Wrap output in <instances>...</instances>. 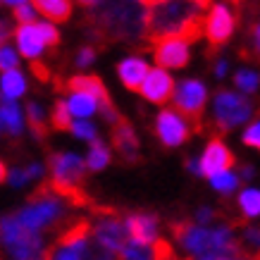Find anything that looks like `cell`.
<instances>
[{
  "mask_svg": "<svg viewBox=\"0 0 260 260\" xmlns=\"http://www.w3.org/2000/svg\"><path fill=\"white\" fill-rule=\"evenodd\" d=\"M229 3L237 8V12H241V10H244V3H246V0H229Z\"/></svg>",
  "mask_w": 260,
  "mask_h": 260,
  "instance_id": "cell-49",
  "label": "cell"
},
{
  "mask_svg": "<svg viewBox=\"0 0 260 260\" xmlns=\"http://www.w3.org/2000/svg\"><path fill=\"white\" fill-rule=\"evenodd\" d=\"M227 70H229L227 60H217V62H215V77H217V79H224V77H227Z\"/></svg>",
  "mask_w": 260,
  "mask_h": 260,
  "instance_id": "cell-44",
  "label": "cell"
},
{
  "mask_svg": "<svg viewBox=\"0 0 260 260\" xmlns=\"http://www.w3.org/2000/svg\"><path fill=\"white\" fill-rule=\"evenodd\" d=\"M234 153L224 146L222 136H213L208 146H205L203 155H201V174L203 177H213L215 172H222V170H229L234 165Z\"/></svg>",
  "mask_w": 260,
  "mask_h": 260,
  "instance_id": "cell-15",
  "label": "cell"
},
{
  "mask_svg": "<svg viewBox=\"0 0 260 260\" xmlns=\"http://www.w3.org/2000/svg\"><path fill=\"white\" fill-rule=\"evenodd\" d=\"M174 91V79L167 74L165 67H155V70H148V74L143 77L141 86H139V93L146 98V101L155 103V105H162L172 98Z\"/></svg>",
  "mask_w": 260,
  "mask_h": 260,
  "instance_id": "cell-14",
  "label": "cell"
},
{
  "mask_svg": "<svg viewBox=\"0 0 260 260\" xmlns=\"http://www.w3.org/2000/svg\"><path fill=\"white\" fill-rule=\"evenodd\" d=\"M153 253H155V258H162V260H167V258H174V248H172V244H167L165 239H155L153 241Z\"/></svg>",
  "mask_w": 260,
  "mask_h": 260,
  "instance_id": "cell-40",
  "label": "cell"
},
{
  "mask_svg": "<svg viewBox=\"0 0 260 260\" xmlns=\"http://www.w3.org/2000/svg\"><path fill=\"white\" fill-rule=\"evenodd\" d=\"M26 122L31 126V134L41 143H46L48 141V119L39 103H26Z\"/></svg>",
  "mask_w": 260,
  "mask_h": 260,
  "instance_id": "cell-26",
  "label": "cell"
},
{
  "mask_svg": "<svg viewBox=\"0 0 260 260\" xmlns=\"http://www.w3.org/2000/svg\"><path fill=\"white\" fill-rule=\"evenodd\" d=\"M191 129L186 124V119L181 117L177 110H162L155 117V136L165 148H177L181 143H186Z\"/></svg>",
  "mask_w": 260,
  "mask_h": 260,
  "instance_id": "cell-13",
  "label": "cell"
},
{
  "mask_svg": "<svg viewBox=\"0 0 260 260\" xmlns=\"http://www.w3.org/2000/svg\"><path fill=\"white\" fill-rule=\"evenodd\" d=\"M31 72H34V77H36L41 84H48V81H50V70L41 62L39 57H36V60H31Z\"/></svg>",
  "mask_w": 260,
  "mask_h": 260,
  "instance_id": "cell-41",
  "label": "cell"
},
{
  "mask_svg": "<svg viewBox=\"0 0 260 260\" xmlns=\"http://www.w3.org/2000/svg\"><path fill=\"white\" fill-rule=\"evenodd\" d=\"M234 84H237V88H241L244 93L253 95V93H258V88H260V74L255 70L241 67V70H237V74H234Z\"/></svg>",
  "mask_w": 260,
  "mask_h": 260,
  "instance_id": "cell-31",
  "label": "cell"
},
{
  "mask_svg": "<svg viewBox=\"0 0 260 260\" xmlns=\"http://www.w3.org/2000/svg\"><path fill=\"white\" fill-rule=\"evenodd\" d=\"M210 179V184H213V189L217 191V193H222V196H229V193H234V191L241 186V177L234 172H229V170H222V172H215L213 177H208Z\"/></svg>",
  "mask_w": 260,
  "mask_h": 260,
  "instance_id": "cell-29",
  "label": "cell"
},
{
  "mask_svg": "<svg viewBox=\"0 0 260 260\" xmlns=\"http://www.w3.org/2000/svg\"><path fill=\"white\" fill-rule=\"evenodd\" d=\"M48 170H50V189L62 198L64 203L74 208H91L84 181H86V160L74 153H50L48 155Z\"/></svg>",
  "mask_w": 260,
  "mask_h": 260,
  "instance_id": "cell-4",
  "label": "cell"
},
{
  "mask_svg": "<svg viewBox=\"0 0 260 260\" xmlns=\"http://www.w3.org/2000/svg\"><path fill=\"white\" fill-rule=\"evenodd\" d=\"M244 143L251 146V148H255V150H260V119L253 122V124L244 132Z\"/></svg>",
  "mask_w": 260,
  "mask_h": 260,
  "instance_id": "cell-38",
  "label": "cell"
},
{
  "mask_svg": "<svg viewBox=\"0 0 260 260\" xmlns=\"http://www.w3.org/2000/svg\"><path fill=\"white\" fill-rule=\"evenodd\" d=\"M93 60H95V48L88 43V46H84L79 53H77V60H74V64L84 70V67H88V64H93Z\"/></svg>",
  "mask_w": 260,
  "mask_h": 260,
  "instance_id": "cell-39",
  "label": "cell"
},
{
  "mask_svg": "<svg viewBox=\"0 0 260 260\" xmlns=\"http://www.w3.org/2000/svg\"><path fill=\"white\" fill-rule=\"evenodd\" d=\"M5 179H8V167H5L3 162H0V184H3Z\"/></svg>",
  "mask_w": 260,
  "mask_h": 260,
  "instance_id": "cell-48",
  "label": "cell"
},
{
  "mask_svg": "<svg viewBox=\"0 0 260 260\" xmlns=\"http://www.w3.org/2000/svg\"><path fill=\"white\" fill-rule=\"evenodd\" d=\"M148 74V62L143 57H126L117 67V77L129 91H139L143 77Z\"/></svg>",
  "mask_w": 260,
  "mask_h": 260,
  "instance_id": "cell-20",
  "label": "cell"
},
{
  "mask_svg": "<svg viewBox=\"0 0 260 260\" xmlns=\"http://www.w3.org/2000/svg\"><path fill=\"white\" fill-rule=\"evenodd\" d=\"M255 112H260V103L255 105V101H251L248 95L220 88L213 103V126L220 134H229L234 126L248 122Z\"/></svg>",
  "mask_w": 260,
  "mask_h": 260,
  "instance_id": "cell-7",
  "label": "cell"
},
{
  "mask_svg": "<svg viewBox=\"0 0 260 260\" xmlns=\"http://www.w3.org/2000/svg\"><path fill=\"white\" fill-rule=\"evenodd\" d=\"M117 258H126V260H150L155 258L153 253V244H143V241H136V239L126 237V241L119 248Z\"/></svg>",
  "mask_w": 260,
  "mask_h": 260,
  "instance_id": "cell-28",
  "label": "cell"
},
{
  "mask_svg": "<svg viewBox=\"0 0 260 260\" xmlns=\"http://www.w3.org/2000/svg\"><path fill=\"white\" fill-rule=\"evenodd\" d=\"M110 160H112L110 148L103 146L101 139H93L91 148H88V155H86V167L91 172H101V170H105V167L110 165Z\"/></svg>",
  "mask_w": 260,
  "mask_h": 260,
  "instance_id": "cell-27",
  "label": "cell"
},
{
  "mask_svg": "<svg viewBox=\"0 0 260 260\" xmlns=\"http://www.w3.org/2000/svg\"><path fill=\"white\" fill-rule=\"evenodd\" d=\"M77 3H79V5H84V8H88V5H93L95 0H77Z\"/></svg>",
  "mask_w": 260,
  "mask_h": 260,
  "instance_id": "cell-51",
  "label": "cell"
},
{
  "mask_svg": "<svg viewBox=\"0 0 260 260\" xmlns=\"http://www.w3.org/2000/svg\"><path fill=\"white\" fill-rule=\"evenodd\" d=\"M15 19L19 24L36 22V10H34V5H31V8H29L26 3H19V5H15Z\"/></svg>",
  "mask_w": 260,
  "mask_h": 260,
  "instance_id": "cell-37",
  "label": "cell"
},
{
  "mask_svg": "<svg viewBox=\"0 0 260 260\" xmlns=\"http://www.w3.org/2000/svg\"><path fill=\"white\" fill-rule=\"evenodd\" d=\"M237 26V17L227 5H210V15L205 17V36H208V57H215L222 50V46L232 39Z\"/></svg>",
  "mask_w": 260,
  "mask_h": 260,
  "instance_id": "cell-11",
  "label": "cell"
},
{
  "mask_svg": "<svg viewBox=\"0 0 260 260\" xmlns=\"http://www.w3.org/2000/svg\"><path fill=\"white\" fill-rule=\"evenodd\" d=\"M8 179L12 186H24L26 181H29V177H26V172L24 170H12V172L8 174Z\"/></svg>",
  "mask_w": 260,
  "mask_h": 260,
  "instance_id": "cell-42",
  "label": "cell"
},
{
  "mask_svg": "<svg viewBox=\"0 0 260 260\" xmlns=\"http://www.w3.org/2000/svg\"><path fill=\"white\" fill-rule=\"evenodd\" d=\"M146 0H95L88 5L86 34L91 46L108 43H129V46L150 48L146 43Z\"/></svg>",
  "mask_w": 260,
  "mask_h": 260,
  "instance_id": "cell-1",
  "label": "cell"
},
{
  "mask_svg": "<svg viewBox=\"0 0 260 260\" xmlns=\"http://www.w3.org/2000/svg\"><path fill=\"white\" fill-rule=\"evenodd\" d=\"M50 124H53V129H57V132H70L72 112H70V108H67V101H57L55 105H53Z\"/></svg>",
  "mask_w": 260,
  "mask_h": 260,
  "instance_id": "cell-32",
  "label": "cell"
},
{
  "mask_svg": "<svg viewBox=\"0 0 260 260\" xmlns=\"http://www.w3.org/2000/svg\"><path fill=\"white\" fill-rule=\"evenodd\" d=\"M24 172H26V177H29V179H39L41 174H43V167H41V165H36V162H34V165L24 167Z\"/></svg>",
  "mask_w": 260,
  "mask_h": 260,
  "instance_id": "cell-45",
  "label": "cell"
},
{
  "mask_svg": "<svg viewBox=\"0 0 260 260\" xmlns=\"http://www.w3.org/2000/svg\"><path fill=\"white\" fill-rule=\"evenodd\" d=\"M186 170L191 174H196V177H203L201 174V158H186Z\"/></svg>",
  "mask_w": 260,
  "mask_h": 260,
  "instance_id": "cell-43",
  "label": "cell"
},
{
  "mask_svg": "<svg viewBox=\"0 0 260 260\" xmlns=\"http://www.w3.org/2000/svg\"><path fill=\"white\" fill-rule=\"evenodd\" d=\"M95 215V222L91 224V258H117L119 248L126 241L129 232L124 224V215L117 208H101L91 205Z\"/></svg>",
  "mask_w": 260,
  "mask_h": 260,
  "instance_id": "cell-5",
  "label": "cell"
},
{
  "mask_svg": "<svg viewBox=\"0 0 260 260\" xmlns=\"http://www.w3.org/2000/svg\"><path fill=\"white\" fill-rule=\"evenodd\" d=\"M124 224H126L129 237L136 239V241H143V244H153L160 237V232H158L160 220H158V215H153V213H126Z\"/></svg>",
  "mask_w": 260,
  "mask_h": 260,
  "instance_id": "cell-18",
  "label": "cell"
},
{
  "mask_svg": "<svg viewBox=\"0 0 260 260\" xmlns=\"http://www.w3.org/2000/svg\"><path fill=\"white\" fill-rule=\"evenodd\" d=\"M3 3H8V5H12V8H15V5H19V3H26V0H3Z\"/></svg>",
  "mask_w": 260,
  "mask_h": 260,
  "instance_id": "cell-50",
  "label": "cell"
},
{
  "mask_svg": "<svg viewBox=\"0 0 260 260\" xmlns=\"http://www.w3.org/2000/svg\"><path fill=\"white\" fill-rule=\"evenodd\" d=\"M0 244L10 253V258L29 260V258H41L43 253V237L41 232L24 227L17 220V215H8L0 220Z\"/></svg>",
  "mask_w": 260,
  "mask_h": 260,
  "instance_id": "cell-9",
  "label": "cell"
},
{
  "mask_svg": "<svg viewBox=\"0 0 260 260\" xmlns=\"http://www.w3.org/2000/svg\"><path fill=\"white\" fill-rule=\"evenodd\" d=\"M0 124L5 126V132L12 136H19L22 134V112H19V105L12 103V98H5L0 103Z\"/></svg>",
  "mask_w": 260,
  "mask_h": 260,
  "instance_id": "cell-23",
  "label": "cell"
},
{
  "mask_svg": "<svg viewBox=\"0 0 260 260\" xmlns=\"http://www.w3.org/2000/svg\"><path fill=\"white\" fill-rule=\"evenodd\" d=\"M64 215H67L64 201L50 189L48 181H43L29 196V205L17 213V220L34 232H43V229L57 227V222H62Z\"/></svg>",
  "mask_w": 260,
  "mask_h": 260,
  "instance_id": "cell-6",
  "label": "cell"
},
{
  "mask_svg": "<svg viewBox=\"0 0 260 260\" xmlns=\"http://www.w3.org/2000/svg\"><path fill=\"white\" fill-rule=\"evenodd\" d=\"M34 10L41 12L43 17H48L50 22H70L72 17V3L70 0H31Z\"/></svg>",
  "mask_w": 260,
  "mask_h": 260,
  "instance_id": "cell-21",
  "label": "cell"
},
{
  "mask_svg": "<svg viewBox=\"0 0 260 260\" xmlns=\"http://www.w3.org/2000/svg\"><path fill=\"white\" fill-rule=\"evenodd\" d=\"M232 224L224 222L220 227L196 224L191 220H170V232L181 244L191 258L201 260H234L251 258L246 246L232 234Z\"/></svg>",
  "mask_w": 260,
  "mask_h": 260,
  "instance_id": "cell-3",
  "label": "cell"
},
{
  "mask_svg": "<svg viewBox=\"0 0 260 260\" xmlns=\"http://www.w3.org/2000/svg\"><path fill=\"white\" fill-rule=\"evenodd\" d=\"M146 3H148V5H150V3H155V0H146ZM201 3H205V5L210 8V0H201Z\"/></svg>",
  "mask_w": 260,
  "mask_h": 260,
  "instance_id": "cell-52",
  "label": "cell"
},
{
  "mask_svg": "<svg viewBox=\"0 0 260 260\" xmlns=\"http://www.w3.org/2000/svg\"><path fill=\"white\" fill-rule=\"evenodd\" d=\"M241 57L248 62L260 64V17L253 15V19L246 26V41L241 48Z\"/></svg>",
  "mask_w": 260,
  "mask_h": 260,
  "instance_id": "cell-22",
  "label": "cell"
},
{
  "mask_svg": "<svg viewBox=\"0 0 260 260\" xmlns=\"http://www.w3.org/2000/svg\"><path fill=\"white\" fill-rule=\"evenodd\" d=\"M70 132L77 139H81V141H93V139H98V132H95V126L91 124V122H86V117H79V122H72L70 124Z\"/></svg>",
  "mask_w": 260,
  "mask_h": 260,
  "instance_id": "cell-33",
  "label": "cell"
},
{
  "mask_svg": "<svg viewBox=\"0 0 260 260\" xmlns=\"http://www.w3.org/2000/svg\"><path fill=\"white\" fill-rule=\"evenodd\" d=\"M174 95V110L184 115L186 122L193 124V132L203 134V115H205V101H208V88L198 79H184L179 81L172 91Z\"/></svg>",
  "mask_w": 260,
  "mask_h": 260,
  "instance_id": "cell-10",
  "label": "cell"
},
{
  "mask_svg": "<svg viewBox=\"0 0 260 260\" xmlns=\"http://www.w3.org/2000/svg\"><path fill=\"white\" fill-rule=\"evenodd\" d=\"M55 91L57 93H74V91H86L101 103L110 101V93L103 84L101 77H93V74H77V77H70V79H55Z\"/></svg>",
  "mask_w": 260,
  "mask_h": 260,
  "instance_id": "cell-16",
  "label": "cell"
},
{
  "mask_svg": "<svg viewBox=\"0 0 260 260\" xmlns=\"http://www.w3.org/2000/svg\"><path fill=\"white\" fill-rule=\"evenodd\" d=\"M8 39H10V26L5 22H0V46H3Z\"/></svg>",
  "mask_w": 260,
  "mask_h": 260,
  "instance_id": "cell-47",
  "label": "cell"
},
{
  "mask_svg": "<svg viewBox=\"0 0 260 260\" xmlns=\"http://www.w3.org/2000/svg\"><path fill=\"white\" fill-rule=\"evenodd\" d=\"M205 3L201 0H155L148 5L146 17V43L153 46L165 36H181L189 43L205 31Z\"/></svg>",
  "mask_w": 260,
  "mask_h": 260,
  "instance_id": "cell-2",
  "label": "cell"
},
{
  "mask_svg": "<svg viewBox=\"0 0 260 260\" xmlns=\"http://www.w3.org/2000/svg\"><path fill=\"white\" fill-rule=\"evenodd\" d=\"M67 108H70L72 117H91L98 110V101L86 91H74L72 98L67 101Z\"/></svg>",
  "mask_w": 260,
  "mask_h": 260,
  "instance_id": "cell-25",
  "label": "cell"
},
{
  "mask_svg": "<svg viewBox=\"0 0 260 260\" xmlns=\"http://www.w3.org/2000/svg\"><path fill=\"white\" fill-rule=\"evenodd\" d=\"M193 217H196V224H210V222L217 220H227V215L220 213V210H213V208H198Z\"/></svg>",
  "mask_w": 260,
  "mask_h": 260,
  "instance_id": "cell-34",
  "label": "cell"
},
{
  "mask_svg": "<svg viewBox=\"0 0 260 260\" xmlns=\"http://www.w3.org/2000/svg\"><path fill=\"white\" fill-rule=\"evenodd\" d=\"M239 177H241V179H253V177H255V167L253 165H239Z\"/></svg>",
  "mask_w": 260,
  "mask_h": 260,
  "instance_id": "cell-46",
  "label": "cell"
},
{
  "mask_svg": "<svg viewBox=\"0 0 260 260\" xmlns=\"http://www.w3.org/2000/svg\"><path fill=\"white\" fill-rule=\"evenodd\" d=\"M19 64V57H17V53L12 50L10 46H0V72H5V70H12V67H17Z\"/></svg>",
  "mask_w": 260,
  "mask_h": 260,
  "instance_id": "cell-35",
  "label": "cell"
},
{
  "mask_svg": "<svg viewBox=\"0 0 260 260\" xmlns=\"http://www.w3.org/2000/svg\"><path fill=\"white\" fill-rule=\"evenodd\" d=\"M15 41L19 46V53L29 60L41 57V53L46 50V41L41 36L39 22H29V24H19V29L15 31Z\"/></svg>",
  "mask_w": 260,
  "mask_h": 260,
  "instance_id": "cell-19",
  "label": "cell"
},
{
  "mask_svg": "<svg viewBox=\"0 0 260 260\" xmlns=\"http://www.w3.org/2000/svg\"><path fill=\"white\" fill-rule=\"evenodd\" d=\"M39 29H41V36H43V41H46V48H55L57 43H60V34H57V29L53 26V24L39 22Z\"/></svg>",
  "mask_w": 260,
  "mask_h": 260,
  "instance_id": "cell-36",
  "label": "cell"
},
{
  "mask_svg": "<svg viewBox=\"0 0 260 260\" xmlns=\"http://www.w3.org/2000/svg\"><path fill=\"white\" fill-rule=\"evenodd\" d=\"M0 103H3V95H0Z\"/></svg>",
  "mask_w": 260,
  "mask_h": 260,
  "instance_id": "cell-53",
  "label": "cell"
},
{
  "mask_svg": "<svg viewBox=\"0 0 260 260\" xmlns=\"http://www.w3.org/2000/svg\"><path fill=\"white\" fill-rule=\"evenodd\" d=\"M24 91H26V81H24V74L17 67H12V70H5L3 72V77H0V93L5 95V98H19V95H24Z\"/></svg>",
  "mask_w": 260,
  "mask_h": 260,
  "instance_id": "cell-24",
  "label": "cell"
},
{
  "mask_svg": "<svg viewBox=\"0 0 260 260\" xmlns=\"http://www.w3.org/2000/svg\"><path fill=\"white\" fill-rule=\"evenodd\" d=\"M241 217H260V189H244L237 198Z\"/></svg>",
  "mask_w": 260,
  "mask_h": 260,
  "instance_id": "cell-30",
  "label": "cell"
},
{
  "mask_svg": "<svg viewBox=\"0 0 260 260\" xmlns=\"http://www.w3.org/2000/svg\"><path fill=\"white\" fill-rule=\"evenodd\" d=\"M112 146L119 153V158L129 162V165L141 160V155H139V136H136L134 126L129 124L124 117H119L112 124Z\"/></svg>",
  "mask_w": 260,
  "mask_h": 260,
  "instance_id": "cell-17",
  "label": "cell"
},
{
  "mask_svg": "<svg viewBox=\"0 0 260 260\" xmlns=\"http://www.w3.org/2000/svg\"><path fill=\"white\" fill-rule=\"evenodd\" d=\"M41 258H57V260H81L91 258V220L72 222L67 229H62L53 244L43 248Z\"/></svg>",
  "mask_w": 260,
  "mask_h": 260,
  "instance_id": "cell-8",
  "label": "cell"
},
{
  "mask_svg": "<svg viewBox=\"0 0 260 260\" xmlns=\"http://www.w3.org/2000/svg\"><path fill=\"white\" fill-rule=\"evenodd\" d=\"M189 41L181 36H165L153 43V60L165 70H181L189 64Z\"/></svg>",
  "mask_w": 260,
  "mask_h": 260,
  "instance_id": "cell-12",
  "label": "cell"
}]
</instances>
